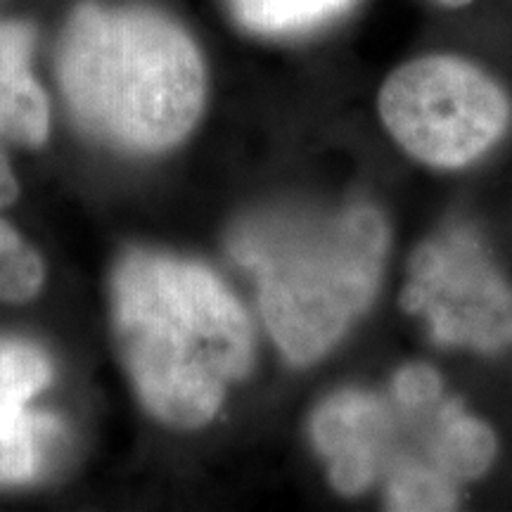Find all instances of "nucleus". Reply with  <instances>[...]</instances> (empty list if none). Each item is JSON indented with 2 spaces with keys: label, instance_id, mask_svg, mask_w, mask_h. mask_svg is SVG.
<instances>
[{
  "label": "nucleus",
  "instance_id": "obj_6",
  "mask_svg": "<svg viewBox=\"0 0 512 512\" xmlns=\"http://www.w3.org/2000/svg\"><path fill=\"white\" fill-rule=\"evenodd\" d=\"M401 306L425 320L441 347L498 354L512 342V285L467 223H446L420 242Z\"/></svg>",
  "mask_w": 512,
  "mask_h": 512
},
{
  "label": "nucleus",
  "instance_id": "obj_1",
  "mask_svg": "<svg viewBox=\"0 0 512 512\" xmlns=\"http://www.w3.org/2000/svg\"><path fill=\"white\" fill-rule=\"evenodd\" d=\"M110 320L140 403L178 430L214 420L230 384L252 370V320L219 275L195 261L150 249L121 254Z\"/></svg>",
  "mask_w": 512,
  "mask_h": 512
},
{
  "label": "nucleus",
  "instance_id": "obj_10",
  "mask_svg": "<svg viewBox=\"0 0 512 512\" xmlns=\"http://www.w3.org/2000/svg\"><path fill=\"white\" fill-rule=\"evenodd\" d=\"M46 266L34 247L0 219V302L27 304L43 290Z\"/></svg>",
  "mask_w": 512,
  "mask_h": 512
},
{
  "label": "nucleus",
  "instance_id": "obj_5",
  "mask_svg": "<svg viewBox=\"0 0 512 512\" xmlns=\"http://www.w3.org/2000/svg\"><path fill=\"white\" fill-rule=\"evenodd\" d=\"M377 112L413 159L437 169H460L503 138L512 102L501 83L475 62L425 55L384 79Z\"/></svg>",
  "mask_w": 512,
  "mask_h": 512
},
{
  "label": "nucleus",
  "instance_id": "obj_8",
  "mask_svg": "<svg viewBox=\"0 0 512 512\" xmlns=\"http://www.w3.org/2000/svg\"><path fill=\"white\" fill-rule=\"evenodd\" d=\"M34 29L24 22H0V138L36 150L48 140V95L31 74Z\"/></svg>",
  "mask_w": 512,
  "mask_h": 512
},
{
  "label": "nucleus",
  "instance_id": "obj_7",
  "mask_svg": "<svg viewBox=\"0 0 512 512\" xmlns=\"http://www.w3.org/2000/svg\"><path fill=\"white\" fill-rule=\"evenodd\" d=\"M50 382L46 351L22 339H0V484L34 482L46 470L57 422L31 411V401Z\"/></svg>",
  "mask_w": 512,
  "mask_h": 512
},
{
  "label": "nucleus",
  "instance_id": "obj_9",
  "mask_svg": "<svg viewBox=\"0 0 512 512\" xmlns=\"http://www.w3.org/2000/svg\"><path fill=\"white\" fill-rule=\"evenodd\" d=\"M358 0H228L242 29L259 36H294L323 27L349 12Z\"/></svg>",
  "mask_w": 512,
  "mask_h": 512
},
{
  "label": "nucleus",
  "instance_id": "obj_4",
  "mask_svg": "<svg viewBox=\"0 0 512 512\" xmlns=\"http://www.w3.org/2000/svg\"><path fill=\"white\" fill-rule=\"evenodd\" d=\"M233 259L254 275L273 342L294 366L323 358L373 304L389 249L380 209L264 211L230 233Z\"/></svg>",
  "mask_w": 512,
  "mask_h": 512
},
{
  "label": "nucleus",
  "instance_id": "obj_3",
  "mask_svg": "<svg viewBox=\"0 0 512 512\" xmlns=\"http://www.w3.org/2000/svg\"><path fill=\"white\" fill-rule=\"evenodd\" d=\"M57 76L79 128L140 155L188 138L207 102V67L197 43L150 8L81 3L64 27Z\"/></svg>",
  "mask_w": 512,
  "mask_h": 512
},
{
  "label": "nucleus",
  "instance_id": "obj_11",
  "mask_svg": "<svg viewBox=\"0 0 512 512\" xmlns=\"http://www.w3.org/2000/svg\"><path fill=\"white\" fill-rule=\"evenodd\" d=\"M17 195H19L17 178L12 174L8 155H5L3 147H0V209L10 207V204L17 200Z\"/></svg>",
  "mask_w": 512,
  "mask_h": 512
},
{
  "label": "nucleus",
  "instance_id": "obj_12",
  "mask_svg": "<svg viewBox=\"0 0 512 512\" xmlns=\"http://www.w3.org/2000/svg\"><path fill=\"white\" fill-rule=\"evenodd\" d=\"M441 5H446V8H465V5H470L472 0H439Z\"/></svg>",
  "mask_w": 512,
  "mask_h": 512
},
{
  "label": "nucleus",
  "instance_id": "obj_2",
  "mask_svg": "<svg viewBox=\"0 0 512 512\" xmlns=\"http://www.w3.org/2000/svg\"><path fill=\"white\" fill-rule=\"evenodd\" d=\"M311 439L339 494L384 486V508L456 510L460 484L489 470L496 434L446 394L425 363L396 370L384 392L342 389L316 408Z\"/></svg>",
  "mask_w": 512,
  "mask_h": 512
}]
</instances>
